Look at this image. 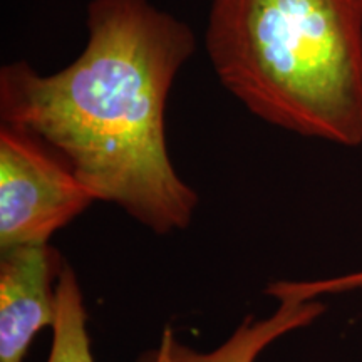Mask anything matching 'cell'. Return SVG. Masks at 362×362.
I'll return each mask as SVG.
<instances>
[{"label":"cell","instance_id":"cell-2","mask_svg":"<svg viewBox=\"0 0 362 362\" xmlns=\"http://www.w3.org/2000/svg\"><path fill=\"white\" fill-rule=\"evenodd\" d=\"M205 42L220 83L257 117L362 144V0H214Z\"/></svg>","mask_w":362,"mask_h":362},{"label":"cell","instance_id":"cell-7","mask_svg":"<svg viewBox=\"0 0 362 362\" xmlns=\"http://www.w3.org/2000/svg\"><path fill=\"white\" fill-rule=\"evenodd\" d=\"M362 291V270L349 272V274L337 275V277L322 280H305V282H288V280H277L265 288L267 296L282 300V298H293V300H319L324 296H337L346 292Z\"/></svg>","mask_w":362,"mask_h":362},{"label":"cell","instance_id":"cell-6","mask_svg":"<svg viewBox=\"0 0 362 362\" xmlns=\"http://www.w3.org/2000/svg\"><path fill=\"white\" fill-rule=\"evenodd\" d=\"M56 296L57 314L47 362H96L90 351L83 292L76 272L67 264L59 275Z\"/></svg>","mask_w":362,"mask_h":362},{"label":"cell","instance_id":"cell-4","mask_svg":"<svg viewBox=\"0 0 362 362\" xmlns=\"http://www.w3.org/2000/svg\"><path fill=\"white\" fill-rule=\"evenodd\" d=\"M64 264L49 243L2 252L0 362H24L39 330L56 322V287Z\"/></svg>","mask_w":362,"mask_h":362},{"label":"cell","instance_id":"cell-3","mask_svg":"<svg viewBox=\"0 0 362 362\" xmlns=\"http://www.w3.org/2000/svg\"><path fill=\"white\" fill-rule=\"evenodd\" d=\"M96 200L56 149L21 126L0 128V250L45 245Z\"/></svg>","mask_w":362,"mask_h":362},{"label":"cell","instance_id":"cell-1","mask_svg":"<svg viewBox=\"0 0 362 362\" xmlns=\"http://www.w3.org/2000/svg\"><path fill=\"white\" fill-rule=\"evenodd\" d=\"M88 34L81 56L52 76L27 62L2 67V123L56 149L98 202L155 233L185 230L198 194L171 163L165 111L194 51L192 29L148 0H90Z\"/></svg>","mask_w":362,"mask_h":362},{"label":"cell","instance_id":"cell-5","mask_svg":"<svg viewBox=\"0 0 362 362\" xmlns=\"http://www.w3.org/2000/svg\"><path fill=\"white\" fill-rule=\"evenodd\" d=\"M325 312L320 300H279V309L267 319L248 315L221 346L203 352L176 339L173 329H163L160 344L139 357V362H255L265 347L307 325L314 324Z\"/></svg>","mask_w":362,"mask_h":362}]
</instances>
